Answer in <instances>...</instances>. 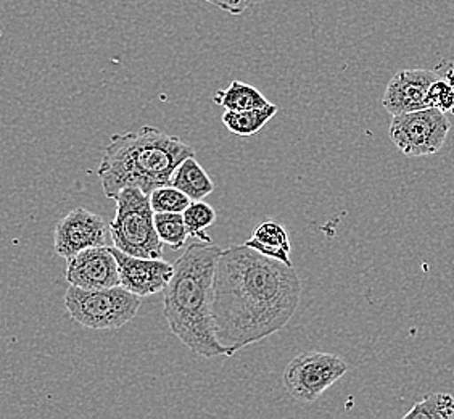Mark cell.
I'll return each mask as SVG.
<instances>
[{
  "mask_svg": "<svg viewBox=\"0 0 454 419\" xmlns=\"http://www.w3.org/2000/svg\"><path fill=\"white\" fill-rule=\"evenodd\" d=\"M301 298L294 266L247 245L221 250L213 278V323L227 357L287 326Z\"/></svg>",
  "mask_w": 454,
  "mask_h": 419,
  "instance_id": "6da1fadb",
  "label": "cell"
},
{
  "mask_svg": "<svg viewBox=\"0 0 454 419\" xmlns=\"http://www.w3.org/2000/svg\"><path fill=\"white\" fill-rule=\"evenodd\" d=\"M221 247L213 242L189 245L173 265L175 273L163 290L168 326L185 347L205 359L227 355L213 323V278Z\"/></svg>",
  "mask_w": 454,
  "mask_h": 419,
  "instance_id": "7a4b0ae2",
  "label": "cell"
},
{
  "mask_svg": "<svg viewBox=\"0 0 454 419\" xmlns=\"http://www.w3.org/2000/svg\"><path fill=\"white\" fill-rule=\"evenodd\" d=\"M193 155L192 147L179 138L144 126L112 136L97 173L112 201L124 187H139L150 195L153 189L171 184L176 168Z\"/></svg>",
  "mask_w": 454,
  "mask_h": 419,
  "instance_id": "3957f363",
  "label": "cell"
},
{
  "mask_svg": "<svg viewBox=\"0 0 454 419\" xmlns=\"http://www.w3.org/2000/svg\"><path fill=\"white\" fill-rule=\"evenodd\" d=\"M114 201L116 213L110 223L114 247L140 258H161L163 242L155 229L149 195L139 187H124Z\"/></svg>",
  "mask_w": 454,
  "mask_h": 419,
  "instance_id": "277c9868",
  "label": "cell"
},
{
  "mask_svg": "<svg viewBox=\"0 0 454 419\" xmlns=\"http://www.w3.org/2000/svg\"><path fill=\"white\" fill-rule=\"evenodd\" d=\"M142 305V297L122 286L86 290L70 286L65 306L76 323L89 329H120L132 321Z\"/></svg>",
  "mask_w": 454,
  "mask_h": 419,
  "instance_id": "5b68a950",
  "label": "cell"
},
{
  "mask_svg": "<svg viewBox=\"0 0 454 419\" xmlns=\"http://www.w3.org/2000/svg\"><path fill=\"white\" fill-rule=\"evenodd\" d=\"M348 363L333 353L305 352L300 353L284 369L282 383L297 402L313 403L347 375Z\"/></svg>",
  "mask_w": 454,
  "mask_h": 419,
  "instance_id": "8992f818",
  "label": "cell"
},
{
  "mask_svg": "<svg viewBox=\"0 0 454 419\" xmlns=\"http://www.w3.org/2000/svg\"><path fill=\"white\" fill-rule=\"evenodd\" d=\"M450 120L438 108L428 107L410 114L395 115L390 124V139L406 157H427L443 147Z\"/></svg>",
  "mask_w": 454,
  "mask_h": 419,
  "instance_id": "52a82bcc",
  "label": "cell"
},
{
  "mask_svg": "<svg viewBox=\"0 0 454 419\" xmlns=\"http://www.w3.org/2000/svg\"><path fill=\"white\" fill-rule=\"evenodd\" d=\"M106 223L102 217L89 210H71L67 217L55 226L53 247L57 255L68 260L73 255L79 254L90 247H100L106 242Z\"/></svg>",
  "mask_w": 454,
  "mask_h": 419,
  "instance_id": "ba28073f",
  "label": "cell"
},
{
  "mask_svg": "<svg viewBox=\"0 0 454 419\" xmlns=\"http://www.w3.org/2000/svg\"><path fill=\"white\" fill-rule=\"evenodd\" d=\"M112 252L118 263L120 286L139 297H149L163 292L173 278V263L165 262L161 258H140L124 254L114 245Z\"/></svg>",
  "mask_w": 454,
  "mask_h": 419,
  "instance_id": "9c48e42d",
  "label": "cell"
},
{
  "mask_svg": "<svg viewBox=\"0 0 454 419\" xmlns=\"http://www.w3.org/2000/svg\"><path fill=\"white\" fill-rule=\"evenodd\" d=\"M65 276L70 286L86 290L120 286L118 263L112 252V247L106 245L90 247L73 255L67 260Z\"/></svg>",
  "mask_w": 454,
  "mask_h": 419,
  "instance_id": "30bf717a",
  "label": "cell"
},
{
  "mask_svg": "<svg viewBox=\"0 0 454 419\" xmlns=\"http://www.w3.org/2000/svg\"><path fill=\"white\" fill-rule=\"evenodd\" d=\"M440 78L438 71L402 70L388 81L382 105L388 114H410L428 108V88Z\"/></svg>",
  "mask_w": 454,
  "mask_h": 419,
  "instance_id": "8fae6325",
  "label": "cell"
},
{
  "mask_svg": "<svg viewBox=\"0 0 454 419\" xmlns=\"http://www.w3.org/2000/svg\"><path fill=\"white\" fill-rule=\"evenodd\" d=\"M245 245L260 254L270 257V258L279 260V262L292 266V258H290L292 244H290L287 231L274 219L262 221V225L254 229V234L245 242Z\"/></svg>",
  "mask_w": 454,
  "mask_h": 419,
  "instance_id": "7c38bea8",
  "label": "cell"
},
{
  "mask_svg": "<svg viewBox=\"0 0 454 419\" xmlns=\"http://www.w3.org/2000/svg\"><path fill=\"white\" fill-rule=\"evenodd\" d=\"M171 186L185 194L191 201H203L215 191V184L205 168L193 157H187L177 166L171 178Z\"/></svg>",
  "mask_w": 454,
  "mask_h": 419,
  "instance_id": "4fadbf2b",
  "label": "cell"
},
{
  "mask_svg": "<svg viewBox=\"0 0 454 419\" xmlns=\"http://www.w3.org/2000/svg\"><path fill=\"white\" fill-rule=\"evenodd\" d=\"M213 102L232 112L262 108L271 104L254 86L237 79L229 84V88L216 91L213 96Z\"/></svg>",
  "mask_w": 454,
  "mask_h": 419,
  "instance_id": "5bb4252c",
  "label": "cell"
},
{
  "mask_svg": "<svg viewBox=\"0 0 454 419\" xmlns=\"http://www.w3.org/2000/svg\"><path fill=\"white\" fill-rule=\"evenodd\" d=\"M278 112H279V107L274 104L262 108H254V110H242V112L226 110L223 115V123L232 134L240 138H248L262 131Z\"/></svg>",
  "mask_w": 454,
  "mask_h": 419,
  "instance_id": "9a60e30c",
  "label": "cell"
},
{
  "mask_svg": "<svg viewBox=\"0 0 454 419\" xmlns=\"http://www.w3.org/2000/svg\"><path fill=\"white\" fill-rule=\"evenodd\" d=\"M153 221L161 242L169 245L176 252L183 250L189 237L183 213H155Z\"/></svg>",
  "mask_w": 454,
  "mask_h": 419,
  "instance_id": "2e32d148",
  "label": "cell"
},
{
  "mask_svg": "<svg viewBox=\"0 0 454 419\" xmlns=\"http://www.w3.org/2000/svg\"><path fill=\"white\" fill-rule=\"evenodd\" d=\"M404 419H454V397L450 393H432L416 403Z\"/></svg>",
  "mask_w": 454,
  "mask_h": 419,
  "instance_id": "e0dca14e",
  "label": "cell"
},
{
  "mask_svg": "<svg viewBox=\"0 0 454 419\" xmlns=\"http://www.w3.org/2000/svg\"><path fill=\"white\" fill-rule=\"evenodd\" d=\"M184 223L189 231V236L197 237L200 242H213L205 233L216 221V211L208 203L193 201L183 211Z\"/></svg>",
  "mask_w": 454,
  "mask_h": 419,
  "instance_id": "ac0fdd59",
  "label": "cell"
},
{
  "mask_svg": "<svg viewBox=\"0 0 454 419\" xmlns=\"http://www.w3.org/2000/svg\"><path fill=\"white\" fill-rule=\"evenodd\" d=\"M149 197L150 205L155 213H183L192 202L171 184L153 189Z\"/></svg>",
  "mask_w": 454,
  "mask_h": 419,
  "instance_id": "d6986e66",
  "label": "cell"
},
{
  "mask_svg": "<svg viewBox=\"0 0 454 419\" xmlns=\"http://www.w3.org/2000/svg\"><path fill=\"white\" fill-rule=\"evenodd\" d=\"M428 104L440 112H454V84L445 78L437 79L428 88Z\"/></svg>",
  "mask_w": 454,
  "mask_h": 419,
  "instance_id": "ffe728a7",
  "label": "cell"
}]
</instances>
